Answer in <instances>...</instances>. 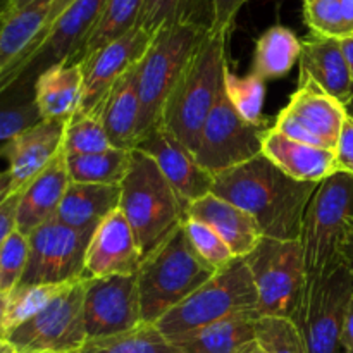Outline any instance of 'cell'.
Instances as JSON below:
<instances>
[{
    "instance_id": "1",
    "label": "cell",
    "mask_w": 353,
    "mask_h": 353,
    "mask_svg": "<svg viewBox=\"0 0 353 353\" xmlns=\"http://www.w3.org/2000/svg\"><path fill=\"white\" fill-rule=\"evenodd\" d=\"M319 183L290 178L264 154L214 176V195L252 216L262 236L299 240L303 216Z\"/></svg>"
},
{
    "instance_id": "2",
    "label": "cell",
    "mask_w": 353,
    "mask_h": 353,
    "mask_svg": "<svg viewBox=\"0 0 353 353\" xmlns=\"http://www.w3.org/2000/svg\"><path fill=\"white\" fill-rule=\"evenodd\" d=\"M228 38L230 34L214 31L203 37L162 109L159 126L168 130L193 154L230 64Z\"/></svg>"
},
{
    "instance_id": "3",
    "label": "cell",
    "mask_w": 353,
    "mask_h": 353,
    "mask_svg": "<svg viewBox=\"0 0 353 353\" xmlns=\"http://www.w3.org/2000/svg\"><path fill=\"white\" fill-rule=\"evenodd\" d=\"M119 209L145 259L183 226L188 207L159 171L154 159L134 148L130 169L121 183Z\"/></svg>"
},
{
    "instance_id": "4",
    "label": "cell",
    "mask_w": 353,
    "mask_h": 353,
    "mask_svg": "<svg viewBox=\"0 0 353 353\" xmlns=\"http://www.w3.org/2000/svg\"><path fill=\"white\" fill-rule=\"evenodd\" d=\"M259 295L245 259H233L179 305L155 323L179 345L192 334L233 317H259Z\"/></svg>"
},
{
    "instance_id": "5",
    "label": "cell",
    "mask_w": 353,
    "mask_h": 353,
    "mask_svg": "<svg viewBox=\"0 0 353 353\" xmlns=\"http://www.w3.org/2000/svg\"><path fill=\"white\" fill-rule=\"evenodd\" d=\"M216 271L196 254L183 226L178 228L141 261L137 272L141 321L155 324L209 281Z\"/></svg>"
},
{
    "instance_id": "6",
    "label": "cell",
    "mask_w": 353,
    "mask_h": 353,
    "mask_svg": "<svg viewBox=\"0 0 353 353\" xmlns=\"http://www.w3.org/2000/svg\"><path fill=\"white\" fill-rule=\"evenodd\" d=\"M353 226V176L334 172L314 192L300 231L307 279L324 278L345 264L343 248Z\"/></svg>"
},
{
    "instance_id": "7",
    "label": "cell",
    "mask_w": 353,
    "mask_h": 353,
    "mask_svg": "<svg viewBox=\"0 0 353 353\" xmlns=\"http://www.w3.org/2000/svg\"><path fill=\"white\" fill-rule=\"evenodd\" d=\"M207 33L209 31L193 24H174L154 34L150 48L138 64L140 141L161 124L162 109L176 81Z\"/></svg>"
},
{
    "instance_id": "8",
    "label": "cell",
    "mask_w": 353,
    "mask_h": 353,
    "mask_svg": "<svg viewBox=\"0 0 353 353\" xmlns=\"http://www.w3.org/2000/svg\"><path fill=\"white\" fill-rule=\"evenodd\" d=\"M353 302V269L345 262L331 274L307 279L292 321L307 353H343L341 333Z\"/></svg>"
},
{
    "instance_id": "9",
    "label": "cell",
    "mask_w": 353,
    "mask_h": 353,
    "mask_svg": "<svg viewBox=\"0 0 353 353\" xmlns=\"http://www.w3.org/2000/svg\"><path fill=\"white\" fill-rule=\"evenodd\" d=\"M243 259L257 290L259 317L292 319L307 283L300 241L262 236L255 250Z\"/></svg>"
},
{
    "instance_id": "10",
    "label": "cell",
    "mask_w": 353,
    "mask_h": 353,
    "mask_svg": "<svg viewBox=\"0 0 353 353\" xmlns=\"http://www.w3.org/2000/svg\"><path fill=\"white\" fill-rule=\"evenodd\" d=\"M274 123L254 124L238 114L224 90V79L216 103L200 131L195 157L210 174L233 169L262 154V141Z\"/></svg>"
},
{
    "instance_id": "11",
    "label": "cell",
    "mask_w": 353,
    "mask_h": 353,
    "mask_svg": "<svg viewBox=\"0 0 353 353\" xmlns=\"http://www.w3.org/2000/svg\"><path fill=\"white\" fill-rule=\"evenodd\" d=\"M93 230H74L52 219L28 236L30 254L19 285H71L86 278Z\"/></svg>"
},
{
    "instance_id": "12",
    "label": "cell",
    "mask_w": 353,
    "mask_h": 353,
    "mask_svg": "<svg viewBox=\"0 0 353 353\" xmlns=\"http://www.w3.org/2000/svg\"><path fill=\"white\" fill-rule=\"evenodd\" d=\"M85 281L83 278L65 286L41 312L7 334L17 352L76 353L86 343Z\"/></svg>"
},
{
    "instance_id": "13",
    "label": "cell",
    "mask_w": 353,
    "mask_h": 353,
    "mask_svg": "<svg viewBox=\"0 0 353 353\" xmlns=\"http://www.w3.org/2000/svg\"><path fill=\"white\" fill-rule=\"evenodd\" d=\"M347 116V105L340 100L327 95L312 79L299 78V88L272 128L290 140L334 150Z\"/></svg>"
},
{
    "instance_id": "14",
    "label": "cell",
    "mask_w": 353,
    "mask_h": 353,
    "mask_svg": "<svg viewBox=\"0 0 353 353\" xmlns=\"http://www.w3.org/2000/svg\"><path fill=\"white\" fill-rule=\"evenodd\" d=\"M83 319L88 340L114 336L140 326L143 321L138 276L86 278Z\"/></svg>"
},
{
    "instance_id": "15",
    "label": "cell",
    "mask_w": 353,
    "mask_h": 353,
    "mask_svg": "<svg viewBox=\"0 0 353 353\" xmlns=\"http://www.w3.org/2000/svg\"><path fill=\"white\" fill-rule=\"evenodd\" d=\"M152 40L154 34L137 24L126 34L85 55L79 61L83 71V102L79 110H95L112 86L140 64Z\"/></svg>"
},
{
    "instance_id": "16",
    "label": "cell",
    "mask_w": 353,
    "mask_h": 353,
    "mask_svg": "<svg viewBox=\"0 0 353 353\" xmlns=\"http://www.w3.org/2000/svg\"><path fill=\"white\" fill-rule=\"evenodd\" d=\"M107 0H74L47 26V33L21 81H34L40 72L52 65L79 62L83 48L99 24Z\"/></svg>"
},
{
    "instance_id": "17",
    "label": "cell",
    "mask_w": 353,
    "mask_h": 353,
    "mask_svg": "<svg viewBox=\"0 0 353 353\" xmlns=\"http://www.w3.org/2000/svg\"><path fill=\"white\" fill-rule=\"evenodd\" d=\"M137 148L154 159L159 171L186 207L212 193L214 174L200 165L195 154L162 126L152 130Z\"/></svg>"
},
{
    "instance_id": "18",
    "label": "cell",
    "mask_w": 353,
    "mask_h": 353,
    "mask_svg": "<svg viewBox=\"0 0 353 353\" xmlns=\"http://www.w3.org/2000/svg\"><path fill=\"white\" fill-rule=\"evenodd\" d=\"M141 252L123 210L117 209L93 231L85 261L86 278L137 274Z\"/></svg>"
},
{
    "instance_id": "19",
    "label": "cell",
    "mask_w": 353,
    "mask_h": 353,
    "mask_svg": "<svg viewBox=\"0 0 353 353\" xmlns=\"http://www.w3.org/2000/svg\"><path fill=\"white\" fill-rule=\"evenodd\" d=\"M64 128L61 121H40L0 148V157L9 162L10 195L23 192L62 150Z\"/></svg>"
},
{
    "instance_id": "20",
    "label": "cell",
    "mask_w": 353,
    "mask_h": 353,
    "mask_svg": "<svg viewBox=\"0 0 353 353\" xmlns=\"http://www.w3.org/2000/svg\"><path fill=\"white\" fill-rule=\"evenodd\" d=\"M71 178L65 164L64 150L19 193L16 210V230L30 236L37 228L55 219Z\"/></svg>"
},
{
    "instance_id": "21",
    "label": "cell",
    "mask_w": 353,
    "mask_h": 353,
    "mask_svg": "<svg viewBox=\"0 0 353 353\" xmlns=\"http://www.w3.org/2000/svg\"><path fill=\"white\" fill-rule=\"evenodd\" d=\"M299 78H309L327 95L348 105L353 99V79L341 40L310 33L302 40Z\"/></svg>"
},
{
    "instance_id": "22",
    "label": "cell",
    "mask_w": 353,
    "mask_h": 353,
    "mask_svg": "<svg viewBox=\"0 0 353 353\" xmlns=\"http://www.w3.org/2000/svg\"><path fill=\"white\" fill-rule=\"evenodd\" d=\"M186 217H192L212 228L226 241L234 257H247L262 240L261 230L252 216L214 193L190 203Z\"/></svg>"
},
{
    "instance_id": "23",
    "label": "cell",
    "mask_w": 353,
    "mask_h": 353,
    "mask_svg": "<svg viewBox=\"0 0 353 353\" xmlns=\"http://www.w3.org/2000/svg\"><path fill=\"white\" fill-rule=\"evenodd\" d=\"M262 154L285 174L302 183H323L338 172L334 150L290 140L274 128L265 133Z\"/></svg>"
},
{
    "instance_id": "24",
    "label": "cell",
    "mask_w": 353,
    "mask_h": 353,
    "mask_svg": "<svg viewBox=\"0 0 353 353\" xmlns=\"http://www.w3.org/2000/svg\"><path fill=\"white\" fill-rule=\"evenodd\" d=\"M100 119L110 145L119 150H134L140 141V93H138V64L112 86L100 102Z\"/></svg>"
},
{
    "instance_id": "25",
    "label": "cell",
    "mask_w": 353,
    "mask_h": 353,
    "mask_svg": "<svg viewBox=\"0 0 353 353\" xmlns=\"http://www.w3.org/2000/svg\"><path fill=\"white\" fill-rule=\"evenodd\" d=\"M33 90L41 119L65 123L81 109V64L64 62L45 69L33 81Z\"/></svg>"
},
{
    "instance_id": "26",
    "label": "cell",
    "mask_w": 353,
    "mask_h": 353,
    "mask_svg": "<svg viewBox=\"0 0 353 353\" xmlns=\"http://www.w3.org/2000/svg\"><path fill=\"white\" fill-rule=\"evenodd\" d=\"M121 185L69 183L55 221L74 230H93L119 209Z\"/></svg>"
},
{
    "instance_id": "27",
    "label": "cell",
    "mask_w": 353,
    "mask_h": 353,
    "mask_svg": "<svg viewBox=\"0 0 353 353\" xmlns=\"http://www.w3.org/2000/svg\"><path fill=\"white\" fill-rule=\"evenodd\" d=\"M300 54L302 40L290 28L274 24L255 41L252 72L264 81L283 78L300 61Z\"/></svg>"
},
{
    "instance_id": "28",
    "label": "cell",
    "mask_w": 353,
    "mask_h": 353,
    "mask_svg": "<svg viewBox=\"0 0 353 353\" xmlns=\"http://www.w3.org/2000/svg\"><path fill=\"white\" fill-rule=\"evenodd\" d=\"M214 23V0H145L138 26L155 34L174 24H193L210 31Z\"/></svg>"
},
{
    "instance_id": "29",
    "label": "cell",
    "mask_w": 353,
    "mask_h": 353,
    "mask_svg": "<svg viewBox=\"0 0 353 353\" xmlns=\"http://www.w3.org/2000/svg\"><path fill=\"white\" fill-rule=\"evenodd\" d=\"M130 150H119L114 147L97 154L65 155L71 181L93 185H121L130 169Z\"/></svg>"
},
{
    "instance_id": "30",
    "label": "cell",
    "mask_w": 353,
    "mask_h": 353,
    "mask_svg": "<svg viewBox=\"0 0 353 353\" xmlns=\"http://www.w3.org/2000/svg\"><path fill=\"white\" fill-rule=\"evenodd\" d=\"M76 353H183V350L164 336L155 324L141 323L126 333L86 340Z\"/></svg>"
},
{
    "instance_id": "31",
    "label": "cell",
    "mask_w": 353,
    "mask_h": 353,
    "mask_svg": "<svg viewBox=\"0 0 353 353\" xmlns=\"http://www.w3.org/2000/svg\"><path fill=\"white\" fill-rule=\"evenodd\" d=\"M257 317L241 316L205 327L179 343L183 353H234L240 345L254 338Z\"/></svg>"
},
{
    "instance_id": "32",
    "label": "cell",
    "mask_w": 353,
    "mask_h": 353,
    "mask_svg": "<svg viewBox=\"0 0 353 353\" xmlns=\"http://www.w3.org/2000/svg\"><path fill=\"white\" fill-rule=\"evenodd\" d=\"M31 81H19L9 90L0 93V141H9L23 131L30 130L41 119L40 110L34 102V90Z\"/></svg>"
},
{
    "instance_id": "33",
    "label": "cell",
    "mask_w": 353,
    "mask_h": 353,
    "mask_svg": "<svg viewBox=\"0 0 353 353\" xmlns=\"http://www.w3.org/2000/svg\"><path fill=\"white\" fill-rule=\"evenodd\" d=\"M310 33L334 40L353 37V0H302Z\"/></svg>"
},
{
    "instance_id": "34",
    "label": "cell",
    "mask_w": 353,
    "mask_h": 353,
    "mask_svg": "<svg viewBox=\"0 0 353 353\" xmlns=\"http://www.w3.org/2000/svg\"><path fill=\"white\" fill-rule=\"evenodd\" d=\"M143 6L145 0H107L102 17L83 48L81 59L133 30L140 19Z\"/></svg>"
},
{
    "instance_id": "35",
    "label": "cell",
    "mask_w": 353,
    "mask_h": 353,
    "mask_svg": "<svg viewBox=\"0 0 353 353\" xmlns=\"http://www.w3.org/2000/svg\"><path fill=\"white\" fill-rule=\"evenodd\" d=\"M112 148L107 138L105 128L100 119L99 110L83 112L78 110L69 121H65L62 150L65 155L97 154Z\"/></svg>"
},
{
    "instance_id": "36",
    "label": "cell",
    "mask_w": 353,
    "mask_h": 353,
    "mask_svg": "<svg viewBox=\"0 0 353 353\" xmlns=\"http://www.w3.org/2000/svg\"><path fill=\"white\" fill-rule=\"evenodd\" d=\"M224 90H226L228 99L234 105L243 119L248 123L262 124L268 123L262 116V109H264V100H265V81L261 76L250 74L247 76H238L234 74L228 64L226 71H224Z\"/></svg>"
},
{
    "instance_id": "37",
    "label": "cell",
    "mask_w": 353,
    "mask_h": 353,
    "mask_svg": "<svg viewBox=\"0 0 353 353\" xmlns=\"http://www.w3.org/2000/svg\"><path fill=\"white\" fill-rule=\"evenodd\" d=\"M68 285H17L9 293L6 316L7 334L45 309Z\"/></svg>"
},
{
    "instance_id": "38",
    "label": "cell",
    "mask_w": 353,
    "mask_h": 353,
    "mask_svg": "<svg viewBox=\"0 0 353 353\" xmlns=\"http://www.w3.org/2000/svg\"><path fill=\"white\" fill-rule=\"evenodd\" d=\"M254 338L264 353H307L299 327L286 317H257Z\"/></svg>"
},
{
    "instance_id": "39",
    "label": "cell",
    "mask_w": 353,
    "mask_h": 353,
    "mask_svg": "<svg viewBox=\"0 0 353 353\" xmlns=\"http://www.w3.org/2000/svg\"><path fill=\"white\" fill-rule=\"evenodd\" d=\"M183 230H185L186 238L192 243V247L195 248L196 254L203 261L209 262L212 268L221 269L226 264H230L233 259H236L226 245V241L212 228L207 226L205 223L186 217L185 223H183Z\"/></svg>"
},
{
    "instance_id": "40",
    "label": "cell",
    "mask_w": 353,
    "mask_h": 353,
    "mask_svg": "<svg viewBox=\"0 0 353 353\" xmlns=\"http://www.w3.org/2000/svg\"><path fill=\"white\" fill-rule=\"evenodd\" d=\"M28 236L14 231L0 248V292L9 295L21 283L28 264Z\"/></svg>"
},
{
    "instance_id": "41",
    "label": "cell",
    "mask_w": 353,
    "mask_h": 353,
    "mask_svg": "<svg viewBox=\"0 0 353 353\" xmlns=\"http://www.w3.org/2000/svg\"><path fill=\"white\" fill-rule=\"evenodd\" d=\"M248 0H214V23L210 31L231 34L234 19Z\"/></svg>"
},
{
    "instance_id": "42",
    "label": "cell",
    "mask_w": 353,
    "mask_h": 353,
    "mask_svg": "<svg viewBox=\"0 0 353 353\" xmlns=\"http://www.w3.org/2000/svg\"><path fill=\"white\" fill-rule=\"evenodd\" d=\"M334 155H336L338 171L353 176V116L350 114L341 128L340 138L334 147Z\"/></svg>"
},
{
    "instance_id": "43",
    "label": "cell",
    "mask_w": 353,
    "mask_h": 353,
    "mask_svg": "<svg viewBox=\"0 0 353 353\" xmlns=\"http://www.w3.org/2000/svg\"><path fill=\"white\" fill-rule=\"evenodd\" d=\"M17 195H10L6 202L0 205V248L6 243L7 238L16 231V210H17Z\"/></svg>"
},
{
    "instance_id": "44",
    "label": "cell",
    "mask_w": 353,
    "mask_h": 353,
    "mask_svg": "<svg viewBox=\"0 0 353 353\" xmlns=\"http://www.w3.org/2000/svg\"><path fill=\"white\" fill-rule=\"evenodd\" d=\"M341 348H343V353H353V302L348 309L347 319H345L343 333H341Z\"/></svg>"
},
{
    "instance_id": "45",
    "label": "cell",
    "mask_w": 353,
    "mask_h": 353,
    "mask_svg": "<svg viewBox=\"0 0 353 353\" xmlns=\"http://www.w3.org/2000/svg\"><path fill=\"white\" fill-rule=\"evenodd\" d=\"M34 2H38V0H7L6 7L2 9V17L3 19H7V17H10V16H14V14L24 10L26 7L33 6Z\"/></svg>"
},
{
    "instance_id": "46",
    "label": "cell",
    "mask_w": 353,
    "mask_h": 353,
    "mask_svg": "<svg viewBox=\"0 0 353 353\" xmlns=\"http://www.w3.org/2000/svg\"><path fill=\"white\" fill-rule=\"evenodd\" d=\"M72 2H74V0H54V2H52V10H50V17H48V24L54 23V21L57 19V17L61 16V14L64 12V10L68 9Z\"/></svg>"
},
{
    "instance_id": "47",
    "label": "cell",
    "mask_w": 353,
    "mask_h": 353,
    "mask_svg": "<svg viewBox=\"0 0 353 353\" xmlns=\"http://www.w3.org/2000/svg\"><path fill=\"white\" fill-rule=\"evenodd\" d=\"M7 305H9V296H7V293L0 292V338H6ZM6 340H7V338H6Z\"/></svg>"
},
{
    "instance_id": "48",
    "label": "cell",
    "mask_w": 353,
    "mask_h": 353,
    "mask_svg": "<svg viewBox=\"0 0 353 353\" xmlns=\"http://www.w3.org/2000/svg\"><path fill=\"white\" fill-rule=\"evenodd\" d=\"M10 196V176L9 171L0 172V205Z\"/></svg>"
},
{
    "instance_id": "49",
    "label": "cell",
    "mask_w": 353,
    "mask_h": 353,
    "mask_svg": "<svg viewBox=\"0 0 353 353\" xmlns=\"http://www.w3.org/2000/svg\"><path fill=\"white\" fill-rule=\"evenodd\" d=\"M341 47H343L345 57H347L348 65H350V72L353 79V37H348L345 38V40H341Z\"/></svg>"
},
{
    "instance_id": "50",
    "label": "cell",
    "mask_w": 353,
    "mask_h": 353,
    "mask_svg": "<svg viewBox=\"0 0 353 353\" xmlns=\"http://www.w3.org/2000/svg\"><path fill=\"white\" fill-rule=\"evenodd\" d=\"M234 353H264V350H262L261 345L255 341V338H252V340L245 341L243 345H240Z\"/></svg>"
},
{
    "instance_id": "51",
    "label": "cell",
    "mask_w": 353,
    "mask_h": 353,
    "mask_svg": "<svg viewBox=\"0 0 353 353\" xmlns=\"http://www.w3.org/2000/svg\"><path fill=\"white\" fill-rule=\"evenodd\" d=\"M343 257H345V262H347V264L353 269V226H352L350 233H348L347 243H345Z\"/></svg>"
},
{
    "instance_id": "52",
    "label": "cell",
    "mask_w": 353,
    "mask_h": 353,
    "mask_svg": "<svg viewBox=\"0 0 353 353\" xmlns=\"http://www.w3.org/2000/svg\"><path fill=\"white\" fill-rule=\"evenodd\" d=\"M0 353H17L16 347L6 338H0Z\"/></svg>"
},
{
    "instance_id": "53",
    "label": "cell",
    "mask_w": 353,
    "mask_h": 353,
    "mask_svg": "<svg viewBox=\"0 0 353 353\" xmlns=\"http://www.w3.org/2000/svg\"><path fill=\"white\" fill-rule=\"evenodd\" d=\"M347 110H348V114H350V116H353V99L350 100V103L347 105Z\"/></svg>"
},
{
    "instance_id": "54",
    "label": "cell",
    "mask_w": 353,
    "mask_h": 353,
    "mask_svg": "<svg viewBox=\"0 0 353 353\" xmlns=\"http://www.w3.org/2000/svg\"><path fill=\"white\" fill-rule=\"evenodd\" d=\"M17 353H57V352H17Z\"/></svg>"
},
{
    "instance_id": "55",
    "label": "cell",
    "mask_w": 353,
    "mask_h": 353,
    "mask_svg": "<svg viewBox=\"0 0 353 353\" xmlns=\"http://www.w3.org/2000/svg\"><path fill=\"white\" fill-rule=\"evenodd\" d=\"M2 24H3V17H2V12H0V28H2Z\"/></svg>"
}]
</instances>
